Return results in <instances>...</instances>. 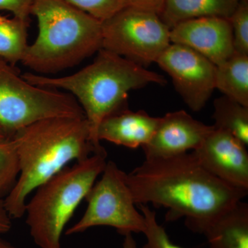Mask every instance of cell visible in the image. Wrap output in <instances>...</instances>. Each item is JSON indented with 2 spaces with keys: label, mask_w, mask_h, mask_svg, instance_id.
<instances>
[{
  "label": "cell",
  "mask_w": 248,
  "mask_h": 248,
  "mask_svg": "<svg viewBox=\"0 0 248 248\" xmlns=\"http://www.w3.org/2000/svg\"><path fill=\"white\" fill-rule=\"evenodd\" d=\"M171 43L186 46L216 66L234 54L232 29L229 19L217 17L196 18L170 29Z\"/></svg>",
  "instance_id": "obj_11"
},
{
  "label": "cell",
  "mask_w": 248,
  "mask_h": 248,
  "mask_svg": "<svg viewBox=\"0 0 248 248\" xmlns=\"http://www.w3.org/2000/svg\"><path fill=\"white\" fill-rule=\"evenodd\" d=\"M11 217L4 206V200H0V234L8 232L12 228Z\"/></svg>",
  "instance_id": "obj_25"
},
{
  "label": "cell",
  "mask_w": 248,
  "mask_h": 248,
  "mask_svg": "<svg viewBox=\"0 0 248 248\" xmlns=\"http://www.w3.org/2000/svg\"><path fill=\"white\" fill-rule=\"evenodd\" d=\"M215 89L248 107V55L234 53L217 66Z\"/></svg>",
  "instance_id": "obj_16"
},
{
  "label": "cell",
  "mask_w": 248,
  "mask_h": 248,
  "mask_svg": "<svg viewBox=\"0 0 248 248\" xmlns=\"http://www.w3.org/2000/svg\"><path fill=\"white\" fill-rule=\"evenodd\" d=\"M100 22L128 6L127 0H63Z\"/></svg>",
  "instance_id": "obj_21"
},
{
  "label": "cell",
  "mask_w": 248,
  "mask_h": 248,
  "mask_svg": "<svg viewBox=\"0 0 248 248\" xmlns=\"http://www.w3.org/2000/svg\"><path fill=\"white\" fill-rule=\"evenodd\" d=\"M97 53L91 64L69 76L53 78L27 73L22 76L35 86L61 89L71 94L89 124L91 141L102 148L97 129L104 119L128 108V93L151 84L164 86L167 81L159 73L105 49Z\"/></svg>",
  "instance_id": "obj_3"
},
{
  "label": "cell",
  "mask_w": 248,
  "mask_h": 248,
  "mask_svg": "<svg viewBox=\"0 0 248 248\" xmlns=\"http://www.w3.org/2000/svg\"><path fill=\"white\" fill-rule=\"evenodd\" d=\"M28 22L17 17L0 22V59L15 66L27 53Z\"/></svg>",
  "instance_id": "obj_18"
},
{
  "label": "cell",
  "mask_w": 248,
  "mask_h": 248,
  "mask_svg": "<svg viewBox=\"0 0 248 248\" xmlns=\"http://www.w3.org/2000/svg\"><path fill=\"white\" fill-rule=\"evenodd\" d=\"M4 18V17H3V16H0V22H1V21Z\"/></svg>",
  "instance_id": "obj_29"
},
{
  "label": "cell",
  "mask_w": 248,
  "mask_h": 248,
  "mask_svg": "<svg viewBox=\"0 0 248 248\" xmlns=\"http://www.w3.org/2000/svg\"><path fill=\"white\" fill-rule=\"evenodd\" d=\"M232 29L234 53L248 55V0H241L229 19Z\"/></svg>",
  "instance_id": "obj_22"
},
{
  "label": "cell",
  "mask_w": 248,
  "mask_h": 248,
  "mask_svg": "<svg viewBox=\"0 0 248 248\" xmlns=\"http://www.w3.org/2000/svg\"><path fill=\"white\" fill-rule=\"evenodd\" d=\"M125 180L135 204L164 207L166 221L186 218L190 231L203 234L248 193L210 174L192 153L146 159Z\"/></svg>",
  "instance_id": "obj_1"
},
{
  "label": "cell",
  "mask_w": 248,
  "mask_h": 248,
  "mask_svg": "<svg viewBox=\"0 0 248 248\" xmlns=\"http://www.w3.org/2000/svg\"><path fill=\"white\" fill-rule=\"evenodd\" d=\"M214 127L231 133L248 144V107L222 96L214 101Z\"/></svg>",
  "instance_id": "obj_17"
},
{
  "label": "cell",
  "mask_w": 248,
  "mask_h": 248,
  "mask_svg": "<svg viewBox=\"0 0 248 248\" xmlns=\"http://www.w3.org/2000/svg\"><path fill=\"white\" fill-rule=\"evenodd\" d=\"M66 117H84L71 94L31 84L0 59V128L13 137L41 120Z\"/></svg>",
  "instance_id": "obj_6"
},
{
  "label": "cell",
  "mask_w": 248,
  "mask_h": 248,
  "mask_svg": "<svg viewBox=\"0 0 248 248\" xmlns=\"http://www.w3.org/2000/svg\"><path fill=\"white\" fill-rule=\"evenodd\" d=\"M215 129L196 120L184 110L169 112L160 117L151 141L142 147L146 159L165 158L197 149Z\"/></svg>",
  "instance_id": "obj_12"
},
{
  "label": "cell",
  "mask_w": 248,
  "mask_h": 248,
  "mask_svg": "<svg viewBox=\"0 0 248 248\" xmlns=\"http://www.w3.org/2000/svg\"><path fill=\"white\" fill-rule=\"evenodd\" d=\"M19 164L17 182L4 199L11 218L25 215L27 199L67 167L102 151L93 145L85 117H54L19 130L14 136Z\"/></svg>",
  "instance_id": "obj_2"
},
{
  "label": "cell",
  "mask_w": 248,
  "mask_h": 248,
  "mask_svg": "<svg viewBox=\"0 0 248 248\" xmlns=\"http://www.w3.org/2000/svg\"><path fill=\"white\" fill-rule=\"evenodd\" d=\"M159 121L160 117H151L143 110L124 109L102 121L97 129V140L129 148L143 147L151 141Z\"/></svg>",
  "instance_id": "obj_13"
},
{
  "label": "cell",
  "mask_w": 248,
  "mask_h": 248,
  "mask_svg": "<svg viewBox=\"0 0 248 248\" xmlns=\"http://www.w3.org/2000/svg\"><path fill=\"white\" fill-rule=\"evenodd\" d=\"M156 63L170 76L174 89L193 112L206 105L215 89L217 66L186 46L171 43Z\"/></svg>",
  "instance_id": "obj_9"
},
{
  "label": "cell",
  "mask_w": 248,
  "mask_h": 248,
  "mask_svg": "<svg viewBox=\"0 0 248 248\" xmlns=\"http://www.w3.org/2000/svg\"><path fill=\"white\" fill-rule=\"evenodd\" d=\"M123 248H138L136 241L134 239L132 233L124 235Z\"/></svg>",
  "instance_id": "obj_26"
},
{
  "label": "cell",
  "mask_w": 248,
  "mask_h": 248,
  "mask_svg": "<svg viewBox=\"0 0 248 248\" xmlns=\"http://www.w3.org/2000/svg\"><path fill=\"white\" fill-rule=\"evenodd\" d=\"M19 164L14 138L0 141V200H4L17 182Z\"/></svg>",
  "instance_id": "obj_19"
},
{
  "label": "cell",
  "mask_w": 248,
  "mask_h": 248,
  "mask_svg": "<svg viewBox=\"0 0 248 248\" xmlns=\"http://www.w3.org/2000/svg\"><path fill=\"white\" fill-rule=\"evenodd\" d=\"M128 5L159 15L166 0H127Z\"/></svg>",
  "instance_id": "obj_24"
},
{
  "label": "cell",
  "mask_w": 248,
  "mask_h": 248,
  "mask_svg": "<svg viewBox=\"0 0 248 248\" xmlns=\"http://www.w3.org/2000/svg\"><path fill=\"white\" fill-rule=\"evenodd\" d=\"M241 0H166L159 14L172 29L179 23L196 18L217 17L229 19Z\"/></svg>",
  "instance_id": "obj_14"
},
{
  "label": "cell",
  "mask_w": 248,
  "mask_h": 248,
  "mask_svg": "<svg viewBox=\"0 0 248 248\" xmlns=\"http://www.w3.org/2000/svg\"><path fill=\"white\" fill-rule=\"evenodd\" d=\"M210 248H248V205L242 201L210 225L203 233Z\"/></svg>",
  "instance_id": "obj_15"
},
{
  "label": "cell",
  "mask_w": 248,
  "mask_h": 248,
  "mask_svg": "<svg viewBox=\"0 0 248 248\" xmlns=\"http://www.w3.org/2000/svg\"><path fill=\"white\" fill-rule=\"evenodd\" d=\"M38 34L22 63L36 74L71 68L102 48V23L63 0H35Z\"/></svg>",
  "instance_id": "obj_4"
},
{
  "label": "cell",
  "mask_w": 248,
  "mask_h": 248,
  "mask_svg": "<svg viewBox=\"0 0 248 248\" xmlns=\"http://www.w3.org/2000/svg\"><path fill=\"white\" fill-rule=\"evenodd\" d=\"M125 174L114 161H107L102 178L85 199L88 202L86 212L66 235L84 232L94 226L112 227L124 236L144 232L146 221L135 208Z\"/></svg>",
  "instance_id": "obj_8"
},
{
  "label": "cell",
  "mask_w": 248,
  "mask_h": 248,
  "mask_svg": "<svg viewBox=\"0 0 248 248\" xmlns=\"http://www.w3.org/2000/svg\"><path fill=\"white\" fill-rule=\"evenodd\" d=\"M11 138H12V137L10 136L2 128H0V141H2V140Z\"/></svg>",
  "instance_id": "obj_28"
},
{
  "label": "cell",
  "mask_w": 248,
  "mask_h": 248,
  "mask_svg": "<svg viewBox=\"0 0 248 248\" xmlns=\"http://www.w3.org/2000/svg\"><path fill=\"white\" fill-rule=\"evenodd\" d=\"M0 248H17L8 241L0 238Z\"/></svg>",
  "instance_id": "obj_27"
},
{
  "label": "cell",
  "mask_w": 248,
  "mask_h": 248,
  "mask_svg": "<svg viewBox=\"0 0 248 248\" xmlns=\"http://www.w3.org/2000/svg\"><path fill=\"white\" fill-rule=\"evenodd\" d=\"M102 23V48L144 68L171 44L170 29L156 13L128 5Z\"/></svg>",
  "instance_id": "obj_7"
},
{
  "label": "cell",
  "mask_w": 248,
  "mask_h": 248,
  "mask_svg": "<svg viewBox=\"0 0 248 248\" xmlns=\"http://www.w3.org/2000/svg\"><path fill=\"white\" fill-rule=\"evenodd\" d=\"M105 149L67 166L39 186L27 203L26 223L41 248H61L63 230L102 174L107 164Z\"/></svg>",
  "instance_id": "obj_5"
},
{
  "label": "cell",
  "mask_w": 248,
  "mask_h": 248,
  "mask_svg": "<svg viewBox=\"0 0 248 248\" xmlns=\"http://www.w3.org/2000/svg\"><path fill=\"white\" fill-rule=\"evenodd\" d=\"M138 206L146 221V229L143 234L147 241L143 248H183L170 241L164 227L156 221L155 211L146 204H139Z\"/></svg>",
  "instance_id": "obj_20"
},
{
  "label": "cell",
  "mask_w": 248,
  "mask_h": 248,
  "mask_svg": "<svg viewBox=\"0 0 248 248\" xmlns=\"http://www.w3.org/2000/svg\"><path fill=\"white\" fill-rule=\"evenodd\" d=\"M35 0H0V11H9L14 17L28 22Z\"/></svg>",
  "instance_id": "obj_23"
},
{
  "label": "cell",
  "mask_w": 248,
  "mask_h": 248,
  "mask_svg": "<svg viewBox=\"0 0 248 248\" xmlns=\"http://www.w3.org/2000/svg\"><path fill=\"white\" fill-rule=\"evenodd\" d=\"M231 133L215 128L192 152L202 166L223 182L248 191V153Z\"/></svg>",
  "instance_id": "obj_10"
}]
</instances>
